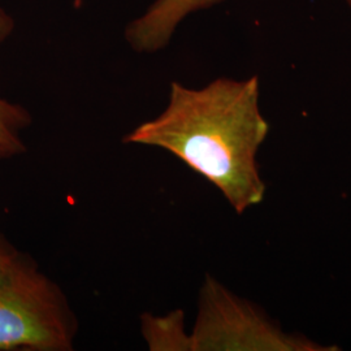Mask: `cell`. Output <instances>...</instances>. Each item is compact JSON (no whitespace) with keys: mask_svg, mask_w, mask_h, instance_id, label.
<instances>
[{"mask_svg":"<svg viewBox=\"0 0 351 351\" xmlns=\"http://www.w3.org/2000/svg\"><path fill=\"white\" fill-rule=\"evenodd\" d=\"M24 254L17 250L12 243L0 233V274L10 269L20 261Z\"/></svg>","mask_w":351,"mask_h":351,"instance_id":"cell-7","label":"cell"},{"mask_svg":"<svg viewBox=\"0 0 351 351\" xmlns=\"http://www.w3.org/2000/svg\"><path fill=\"white\" fill-rule=\"evenodd\" d=\"M13 29L14 21L12 17L3 8H0V45L5 42V39L12 34Z\"/></svg>","mask_w":351,"mask_h":351,"instance_id":"cell-8","label":"cell"},{"mask_svg":"<svg viewBox=\"0 0 351 351\" xmlns=\"http://www.w3.org/2000/svg\"><path fill=\"white\" fill-rule=\"evenodd\" d=\"M346 3H348V5H349V7H350V10H351V0H346Z\"/></svg>","mask_w":351,"mask_h":351,"instance_id":"cell-9","label":"cell"},{"mask_svg":"<svg viewBox=\"0 0 351 351\" xmlns=\"http://www.w3.org/2000/svg\"><path fill=\"white\" fill-rule=\"evenodd\" d=\"M32 124V114L20 104L0 98V160L13 159L26 151L23 132Z\"/></svg>","mask_w":351,"mask_h":351,"instance_id":"cell-6","label":"cell"},{"mask_svg":"<svg viewBox=\"0 0 351 351\" xmlns=\"http://www.w3.org/2000/svg\"><path fill=\"white\" fill-rule=\"evenodd\" d=\"M75 335L66 297L33 259L0 274V350L69 351Z\"/></svg>","mask_w":351,"mask_h":351,"instance_id":"cell-2","label":"cell"},{"mask_svg":"<svg viewBox=\"0 0 351 351\" xmlns=\"http://www.w3.org/2000/svg\"><path fill=\"white\" fill-rule=\"evenodd\" d=\"M191 351H336L303 335L288 333L256 304L206 275L198 314L190 333Z\"/></svg>","mask_w":351,"mask_h":351,"instance_id":"cell-3","label":"cell"},{"mask_svg":"<svg viewBox=\"0 0 351 351\" xmlns=\"http://www.w3.org/2000/svg\"><path fill=\"white\" fill-rule=\"evenodd\" d=\"M142 335L152 351H191V337L185 329V314L181 310L156 316H141Z\"/></svg>","mask_w":351,"mask_h":351,"instance_id":"cell-5","label":"cell"},{"mask_svg":"<svg viewBox=\"0 0 351 351\" xmlns=\"http://www.w3.org/2000/svg\"><path fill=\"white\" fill-rule=\"evenodd\" d=\"M268 134L259 77H221L201 88L172 82L163 112L136 126L123 142L171 152L241 215L263 202L267 186L258 152Z\"/></svg>","mask_w":351,"mask_h":351,"instance_id":"cell-1","label":"cell"},{"mask_svg":"<svg viewBox=\"0 0 351 351\" xmlns=\"http://www.w3.org/2000/svg\"><path fill=\"white\" fill-rule=\"evenodd\" d=\"M221 1L224 0H155L146 12L128 25L126 42L139 53L163 50L189 14Z\"/></svg>","mask_w":351,"mask_h":351,"instance_id":"cell-4","label":"cell"}]
</instances>
